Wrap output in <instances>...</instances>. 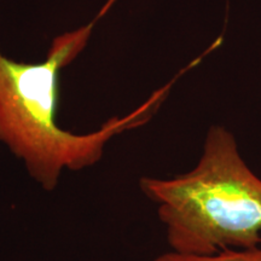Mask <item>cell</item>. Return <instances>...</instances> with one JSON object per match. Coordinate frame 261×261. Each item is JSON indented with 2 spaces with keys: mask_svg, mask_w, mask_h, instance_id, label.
Returning a JSON list of instances; mask_svg holds the SVG:
<instances>
[{
  "mask_svg": "<svg viewBox=\"0 0 261 261\" xmlns=\"http://www.w3.org/2000/svg\"><path fill=\"white\" fill-rule=\"evenodd\" d=\"M93 23L54 39L41 63H22L0 52V142L22 160L29 175L54 190L64 169L80 171L102 159L114 136L144 125L169 91V85L123 117H112L99 129L75 135L57 123L60 70L86 47Z\"/></svg>",
  "mask_w": 261,
  "mask_h": 261,
  "instance_id": "obj_1",
  "label": "cell"
},
{
  "mask_svg": "<svg viewBox=\"0 0 261 261\" xmlns=\"http://www.w3.org/2000/svg\"><path fill=\"white\" fill-rule=\"evenodd\" d=\"M154 261H261V246L248 249H227L214 254L165 253Z\"/></svg>",
  "mask_w": 261,
  "mask_h": 261,
  "instance_id": "obj_3",
  "label": "cell"
},
{
  "mask_svg": "<svg viewBox=\"0 0 261 261\" xmlns=\"http://www.w3.org/2000/svg\"><path fill=\"white\" fill-rule=\"evenodd\" d=\"M139 185L158 204L174 252L214 254L261 246V179L223 126L208 130L190 172L171 179L144 177Z\"/></svg>",
  "mask_w": 261,
  "mask_h": 261,
  "instance_id": "obj_2",
  "label": "cell"
}]
</instances>
